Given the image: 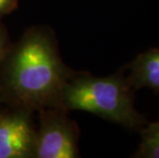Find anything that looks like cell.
Masks as SVG:
<instances>
[{
    "mask_svg": "<svg viewBox=\"0 0 159 158\" xmlns=\"http://www.w3.org/2000/svg\"><path fill=\"white\" fill-rule=\"evenodd\" d=\"M134 93L122 72L96 77L77 71L64 87L60 107L68 112H89L125 129L140 130L148 121L134 107Z\"/></svg>",
    "mask_w": 159,
    "mask_h": 158,
    "instance_id": "cell-2",
    "label": "cell"
},
{
    "mask_svg": "<svg viewBox=\"0 0 159 158\" xmlns=\"http://www.w3.org/2000/svg\"><path fill=\"white\" fill-rule=\"evenodd\" d=\"M127 79L133 88L147 87L159 93V48H152L140 53L128 65Z\"/></svg>",
    "mask_w": 159,
    "mask_h": 158,
    "instance_id": "cell-5",
    "label": "cell"
},
{
    "mask_svg": "<svg viewBox=\"0 0 159 158\" xmlns=\"http://www.w3.org/2000/svg\"><path fill=\"white\" fill-rule=\"evenodd\" d=\"M38 112L35 158L79 157V129L69 118L68 111L61 107H49Z\"/></svg>",
    "mask_w": 159,
    "mask_h": 158,
    "instance_id": "cell-3",
    "label": "cell"
},
{
    "mask_svg": "<svg viewBox=\"0 0 159 158\" xmlns=\"http://www.w3.org/2000/svg\"><path fill=\"white\" fill-rule=\"evenodd\" d=\"M76 72L63 61L52 30L33 26L11 43L3 61L0 104L32 112L60 107L64 87Z\"/></svg>",
    "mask_w": 159,
    "mask_h": 158,
    "instance_id": "cell-1",
    "label": "cell"
},
{
    "mask_svg": "<svg viewBox=\"0 0 159 158\" xmlns=\"http://www.w3.org/2000/svg\"><path fill=\"white\" fill-rule=\"evenodd\" d=\"M11 45V41L9 39L7 29L0 22V69H1L3 61H4L6 55H7Z\"/></svg>",
    "mask_w": 159,
    "mask_h": 158,
    "instance_id": "cell-7",
    "label": "cell"
},
{
    "mask_svg": "<svg viewBox=\"0 0 159 158\" xmlns=\"http://www.w3.org/2000/svg\"><path fill=\"white\" fill-rule=\"evenodd\" d=\"M33 113L13 107L0 110V158H35Z\"/></svg>",
    "mask_w": 159,
    "mask_h": 158,
    "instance_id": "cell-4",
    "label": "cell"
},
{
    "mask_svg": "<svg viewBox=\"0 0 159 158\" xmlns=\"http://www.w3.org/2000/svg\"><path fill=\"white\" fill-rule=\"evenodd\" d=\"M18 0H0V21L4 16L9 15L18 8Z\"/></svg>",
    "mask_w": 159,
    "mask_h": 158,
    "instance_id": "cell-8",
    "label": "cell"
},
{
    "mask_svg": "<svg viewBox=\"0 0 159 158\" xmlns=\"http://www.w3.org/2000/svg\"><path fill=\"white\" fill-rule=\"evenodd\" d=\"M141 143L134 157L159 158V121L147 122L140 129Z\"/></svg>",
    "mask_w": 159,
    "mask_h": 158,
    "instance_id": "cell-6",
    "label": "cell"
}]
</instances>
